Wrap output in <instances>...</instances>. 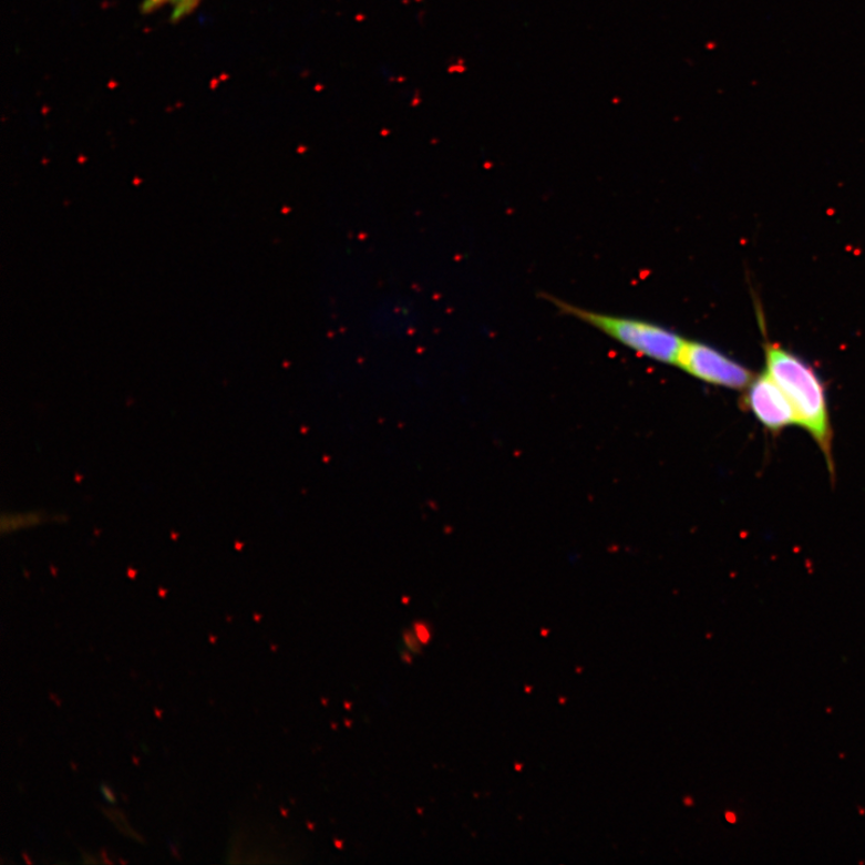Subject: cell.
I'll use <instances>...</instances> for the list:
<instances>
[{"label":"cell","mask_w":865,"mask_h":865,"mask_svg":"<svg viewBox=\"0 0 865 865\" xmlns=\"http://www.w3.org/2000/svg\"><path fill=\"white\" fill-rule=\"evenodd\" d=\"M404 641L406 643V647L411 651H414V653H419V651L421 649V642H420L418 636L415 635V632H405Z\"/></svg>","instance_id":"52a82bcc"},{"label":"cell","mask_w":865,"mask_h":865,"mask_svg":"<svg viewBox=\"0 0 865 865\" xmlns=\"http://www.w3.org/2000/svg\"><path fill=\"white\" fill-rule=\"evenodd\" d=\"M48 521L49 515L42 512H37V509H30V512L6 513L2 516V524H0V529H2L3 534L11 535L40 527Z\"/></svg>","instance_id":"5b68a950"},{"label":"cell","mask_w":865,"mask_h":865,"mask_svg":"<svg viewBox=\"0 0 865 865\" xmlns=\"http://www.w3.org/2000/svg\"><path fill=\"white\" fill-rule=\"evenodd\" d=\"M676 365L706 384L730 390H746L755 378L743 364L698 340L684 339Z\"/></svg>","instance_id":"3957f363"},{"label":"cell","mask_w":865,"mask_h":865,"mask_svg":"<svg viewBox=\"0 0 865 865\" xmlns=\"http://www.w3.org/2000/svg\"><path fill=\"white\" fill-rule=\"evenodd\" d=\"M198 0H145L142 10L145 12H153L158 10H166L169 17L174 20H179L195 8Z\"/></svg>","instance_id":"8992f818"},{"label":"cell","mask_w":865,"mask_h":865,"mask_svg":"<svg viewBox=\"0 0 865 865\" xmlns=\"http://www.w3.org/2000/svg\"><path fill=\"white\" fill-rule=\"evenodd\" d=\"M103 793H104V796L107 799V801H110L111 803H115V801H116L115 796L112 795V793H111L109 787H104L103 789Z\"/></svg>","instance_id":"9c48e42d"},{"label":"cell","mask_w":865,"mask_h":865,"mask_svg":"<svg viewBox=\"0 0 865 865\" xmlns=\"http://www.w3.org/2000/svg\"><path fill=\"white\" fill-rule=\"evenodd\" d=\"M415 635L422 645H428L431 641V632L423 624H418L415 627Z\"/></svg>","instance_id":"ba28073f"},{"label":"cell","mask_w":865,"mask_h":865,"mask_svg":"<svg viewBox=\"0 0 865 865\" xmlns=\"http://www.w3.org/2000/svg\"><path fill=\"white\" fill-rule=\"evenodd\" d=\"M744 403L751 414L771 432H779L789 425L797 424L795 410L786 394L768 372L750 382Z\"/></svg>","instance_id":"277c9868"},{"label":"cell","mask_w":865,"mask_h":865,"mask_svg":"<svg viewBox=\"0 0 865 865\" xmlns=\"http://www.w3.org/2000/svg\"><path fill=\"white\" fill-rule=\"evenodd\" d=\"M764 351L765 372L784 391L795 410L797 424L815 439L833 473L832 425L824 384L813 367L797 354L772 343Z\"/></svg>","instance_id":"6da1fadb"},{"label":"cell","mask_w":865,"mask_h":865,"mask_svg":"<svg viewBox=\"0 0 865 865\" xmlns=\"http://www.w3.org/2000/svg\"><path fill=\"white\" fill-rule=\"evenodd\" d=\"M549 301L564 315L593 326L594 329L615 339L616 342L641 354V357L676 365L684 338L663 328V326L645 320L598 313V311L566 303L556 297H549Z\"/></svg>","instance_id":"7a4b0ae2"}]
</instances>
